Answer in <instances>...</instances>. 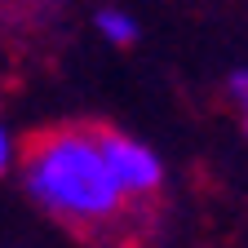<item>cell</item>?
<instances>
[{"label":"cell","mask_w":248,"mask_h":248,"mask_svg":"<svg viewBox=\"0 0 248 248\" xmlns=\"http://www.w3.org/2000/svg\"><path fill=\"white\" fill-rule=\"evenodd\" d=\"M18 186L36 213L76 235H107L138 204L115 177L102 151V129L93 124L36 133L22 146Z\"/></svg>","instance_id":"1"},{"label":"cell","mask_w":248,"mask_h":248,"mask_svg":"<svg viewBox=\"0 0 248 248\" xmlns=\"http://www.w3.org/2000/svg\"><path fill=\"white\" fill-rule=\"evenodd\" d=\"M102 151H107L115 177L124 182V191H129L133 200L160 195V186H164V164H160V155H155L146 142H138V138H129V133H115V129H102Z\"/></svg>","instance_id":"2"},{"label":"cell","mask_w":248,"mask_h":248,"mask_svg":"<svg viewBox=\"0 0 248 248\" xmlns=\"http://www.w3.org/2000/svg\"><path fill=\"white\" fill-rule=\"evenodd\" d=\"M93 27H98V36L111 40L115 49H129L142 31L133 22V14H124V9H98V18H93Z\"/></svg>","instance_id":"3"},{"label":"cell","mask_w":248,"mask_h":248,"mask_svg":"<svg viewBox=\"0 0 248 248\" xmlns=\"http://www.w3.org/2000/svg\"><path fill=\"white\" fill-rule=\"evenodd\" d=\"M226 93H231V102H235L239 129H244V138H248V67L231 71V80H226Z\"/></svg>","instance_id":"4"},{"label":"cell","mask_w":248,"mask_h":248,"mask_svg":"<svg viewBox=\"0 0 248 248\" xmlns=\"http://www.w3.org/2000/svg\"><path fill=\"white\" fill-rule=\"evenodd\" d=\"M18 160H22V146H18L14 129L5 124V115H0V182H5L9 173H18Z\"/></svg>","instance_id":"5"}]
</instances>
